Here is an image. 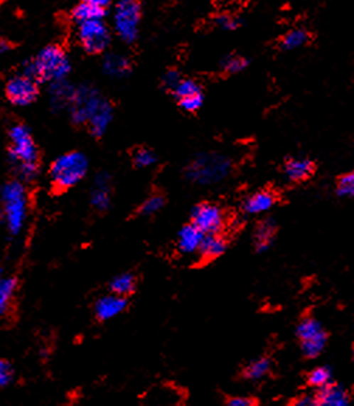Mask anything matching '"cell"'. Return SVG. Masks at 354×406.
Segmentation results:
<instances>
[{
    "label": "cell",
    "instance_id": "cell-1",
    "mask_svg": "<svg viewBox=\"0 0 354 406\" xmlns=\"http://www.w3.org/2000/svg\"><path fill=\"white\" fill-rule=\"evenodd\" d=\"M9 159L18 176L30 181L38 172V152L30 129L24 124H16L9 131Z\"/></svg>",
    "mask_w": 354,
    "mask_h": 406
},
{
    "label": "cell",
    "instance_id": "cell-2",
    "mask_svg": "<svg viewBox=\"0 0 354 406\" xmlns=\"http://www.w3.org/2000/svg\"><path fill=\"white\" fill-rule=\"evenodd\" d=\"M70 72V62L66 53L58 46H48L36 58L24 62L23 73L38 82H57L66 79Z\"/></svg>",
    "mask_w": 354,
    "mask_h": 406
},
{
    "label": "cell",
    "instance_id": "cell-3",
    "mask_svg": "<svg viewBox=\"0 0 354 406\" xmlns=\"http://www.w3.org/2000/svg\"><path fill=\"white\" fill-rule=\"evenodd\" d=\"M3 214L7 231L10 235H18L24 228L27 217V193L26 187L18 180H10L3 186Z\"/></svg>",
    "mask_w": 354,
    "mask_h": 406
},
{
    "label": "cell",
    "instance_id": "cell-4",
    "mask_svg": "<svg viewBox=\"0 0 354 406\" xmlns=\"http://www.w3.org/2000/svg\"><path fill=\"white\" fill-rule=\"evenodd\" d=\"M89 162L82 152H68L54 161L50 169V177L55 188L68 190L83 180L87 173Z\"/></svg>",
    "mask_w": 354,
    "mask_h": 406
},
{
    "label": "cell",
    "instance_id": "cell-5",
    "mask_svg": "<svg viewBox=\"0 0 354 406\" xmlns=\"http://www.w3.org/2000/svg\"><path fill=\"white\" fill-rule=\"evenodd\" d=\"M231 171V162L221 155L204 154L194 158L186 169L190 180L200 184H213L225 178Z\"/></svg>",
    "mask_w": 354,
    "mask_h": 406
},
{
    "label": "cell",
    "instance_id": "cell-6",
    "mask_svg": "<svg viewBox=\"0 0 354 406\" xmlns=\"http://www.w3.org/2000/svg\"><path fill=\"white\" fill-rule=\"evenodd\" d=\"M141 23V3L138 0H119L114 9V31L127 44L138 38Z\"/></svg>",
    "mask_w": 354,
    "mask_h": 406
},
{
    "label": "cell",
    "instance_id": "cell-7",
    "mask_svg": "<svg viewBox=\"0 0 354 406\" xmlns=\"http://www.w3.org/2000/svg\"><path fill=\"white\" fill-rule=\"evenodd\" d=\"M104 102L106 99L92 86H80L75 89L73 99L69 106L72 121L77 125H87Z\"/></svg>",
    "mask_w": 354,
    "mask_h": 406
},
{
    "label": "cell",
    "instance_id": "cell-8",
    "mask_svg": "<svg viewBox=\"0 0 354 406\" xmlns=\"http://www.w3.org/2000/svg\"><path fill=\"white\" fill-rule=\"evenodd\" d=\"M110 30L103 18L77 24V40L87 54L104 53L110 44Z\"/></svg>",
    "mask_w": 354,
    "mask_h": 406
},
{
    "label": "cell",
    "instance_id": "cell-9",
    "mask_svg": "<svg viewBox=\"0 0 354 406\" xmlns=\"http://www.w3.org/2000/svg\"><path fill=\"white\" fill-rule=\"evenodd\" d=\"M296 336L301 342L304 356L308 358L318 357L323 351L328 341V335L323 331L322 325L311 316H306L299 322L296 328Z\"/></svg>",
    "mask_w": 354,
    "mask_h": 406
},
{
    "label": "cell",
    "instance_id": "cell-10",
    "mask_svg": "<svg viewBox=\"0 0 354 406\" xmlns=\"http://www.w3.org/2000/svg\"><path fill=\"white\" fill-rule=\"evenodd\" d=\"M38 80L23 72L11 76L4 87L6 97L11 105L17 107L30 106L38 96Z\"/></svg>",
    "mask_w": 354,
    "mask_h": 406
},
{
    "label": "cell",
    "instance_id": "cell-11",
    "mask_svg": "<svg viewBox=\"0 0 354 406\" xmlns=\"http://www.w3.org/2000/svg\"><path fill=\"white\" fill-rule=\"evenodd\" d=\"M191 223L204 233H220L225 225V214L215 204L201 203L194 207Z\"/></svg>",
    "mask_w": 354,
    "mask_h": 406
},
{
    "label": "cell",
    "instance_id": "cell-12",
    "mask_svg": "<svg viewBox=\"0 0 354 406\" xmlns=\"http://www.w3.org/2000/svg\"><path fill=\"white\" fill-rule=\"evenodd\" d=\"M127 306V299L122 295L112 294L100 298L95 305V314L100 321H109L119 315Z\"/></svg>",
    "mask_w": 354,
    "mask_h": 406
},
{
    "label": "cell",
    "instance_id": "cell-13",
    "mask_svg": "<svg viewBox=\"0 0 354 406\" xmlns=\"http://www.w3.org/2000/svg\"><path fill=\"white\" fill-rule=\"evenodd\" d=\"M207 233H203L197 225L193 223L183 227L177 236V247L184 255H191L200 250V246L204 240Z\"/></svg>",
    "mask_w": 354,
    "mask_h": 406
},
{
    "label": "cell",
    "instance_id": "cell-14",
    "mask_svg": "<svg viewBox=\"0 0 354 406\" xmlns=\"http://www.w3.org/2000/svg\"><path fill=\"white\" fill-rule=\"evenodd\" d=\"M276 201H277V198H276V194L273 191L263 190V191H259V193H254L253 196H250L245 201L243 210L250 215L262 214V213L272 210L274 207Z\"/></svg>",
    "mask_w": 354,
    "mask_h": 406
},
{
    "label": "cell",
    "instance_id": "cell-15",
    "mask_svg": "<svg viewBox=\"0 0 354 406\" xmlns=\"http://www.w3.org/2000/svg\"><path fill=\"white\" fill-rule=\"evenodd\" d=\"M315 397H316L318 405L322 406H346L350 402L348 392L342 387H338L333 384H329L318 390V394Z\"/></svg>",
    "mask_w": 354,
    "mask_h": 406
},
{
    "label": "cell",
    "instance_id": "cell-16",
    "mask_svg": "<svg viewBox=\"0 0 354 406\" xmlns=\"http://www.w3.org/2000/svg\"><path fill=\"white\" fill-rule=\"evenodd\" d=\"M110 176L106 173L97 174L93 193H92V205L99 211H106L110 207Z\"/></svg>",
    "mask_w": 354,
    "mask_h": 406
},
{
    "label": "cell",
    "instance_id": "cell-17",
    "mask_svg": "<svg viewBox=\"0 0 354 406\" xmlns=\"http://www.w3.org/2000/svg\"><path fill=\"white\" fill-rule=\"evenodd\" d=\"M315 168L309 159L305 158H295L287 161L284 165V174L293 183H301L309 178L313 173Z\"/></svg>",
    "mask_w": 354,
    "mask_h": 406
},
{
    "label": "cell",
    "instance_id": "cell-18",
    "mask_svg": "<svg viewBox=\"0 0 354 406\" xmlns=\"http://www.w3.org/2000/svg\"><path fill=\"white\" fill-rule=\"evenodd\" d=\"M75 87H72L66 79L51 82L50 95H51V105L55 110H62L68 106H70L73 99Z\"/></svg>",
    "mask_w": 354,
    "mask_h": 406
},
{
    "label": "cell",
    "instance_id": "cell-19",
    "mask_svg": "<svg viewBox=\"0 0 354 406\" xmlns=\"http://www.w3.org/2000/svg\"><path fill=\"white\" fill-rule=\"evenodd\" d=\"M227 249V242L220 233H207L198 253L205 260H214L220 257Z\"/></svg>",
    "mask_w": 354,
    "mask_h": 406
},
{
    "label": "cell",
    "instance_id": "cell-20",
    "mask_svg": "<svg viewBox=\"0 0 354 406\" xmlns=\"http://www.w3.org/2000/svg\"><path fill=\"white\" fill-rule=\"evenodd\" d=\"M103 70L110 78H125L131 70V62L121 54H107L103 59Z\"/></svg>",
    "mask_w": 354,
    "mask_h": 406
},
{
    "label": "cell",
    "instance_id": "cell-21",
    "mask_svg": "<svg viewBox=\"0 0 354 406\" xmlns=\"http://www.w3.org/2000/svg\"><path fill=\"white\" fill-rule=\"evenodd\" d=\"M113 119V106L106 100L89 121V129L95 137H103Z\"/></svg>",
    "mask_w": 354,
    "mask_h": 406
},
{
    "label": "cell",
    "instance_id": "cell-22",
    "mask_svg": "<svg viewBox=\"0 0 354 406\" xmlns=\"http://www.w3.org/2000/svg\"><path fill=\"white\" fill-rule=\"evenodd\" d=\"M106 14L104 7L96 6L90 1H80L73 10H72V18L76 24L85 23V21H90V20H99L103 18Z\"/></svg>",
    "mask_w": 354,
    "mask_h": 406
},
{
    "label": "cell",
    "instance_id": "cell-23",
    "mask_svg": "<svg viewBox=\"0 0 354 406\" xmlns=\"http://www.w3.org/2000/svg\"><path fill=\"white\" fill-rule=\"evenodd\" d=\"M276 235V225L272 220H264L259 224L254 233V247L257 252H264L270 247Z\"/></svg>",
    "mask_w": 354,
    "mask_h": 406
},
{
    "label": "cell",
    "instance_id": "cell-24",
    "mask_svg": "<svg viewBox=\"0 0 354 406\" xmlns=\"http://www.w3.org/2000/svg\"><path fill=\"white\" fill-rule=\"evenodd\" d=\"M311 40V36L304 28H293L281 38V48L286 51H294L305 47Z\"/></svg>",
    "mask_w": 354,
    "mask_h": 406
},
{
    "label": "cell",
    "instance_id": "cell-25",
    "mask_svg": "<svg viewBox=\"0 0 354 406\" xmlns=\"http://www.w3.org/2000/svg\"><path fill=\"white\" fill-rule=\"evenodd\" d=\"M172 93H173V96H175L177 102H180L183 99L195 96V95L203 93V92H201L200 85L195 80H193V79H181L180 83L172 90Z\"/></svg>",
    "mask_w": 354,
    "mask_h": 406
},
{
    "label": "cell",
    "instance_id": "cell-26",
    "mask_svg": "<svg viewBox=\"0 0 354 406\" xmlns=\"http://www.w3.org/2000/svg\"><path fill=\"white\" fill-rule=\"evenodd\" d=\"M110 289L114 294L127 297L135 289V277L131 273H122L113 279Z\"/></svg>",
    "mask_w": 354,
    "mask_h": 406
},
{
    "label": "cell",
    "instance_id": "cell-27",
    "mask_svg": "<svg viewBox=\"0 0 354 406\" xmlns=\"http://www.w3.org/2000/svg\"><path fill=\"white\" fill-rule=\"evenodd\" d=\"M270 371V361L267 358H259L252 361L243 371L247 380H260Z\"/></svg>",
    "mask_w": 354,
    "mask_h": 406
},
{
    "label": "cell",
    "instance_id": "cell-28",
    "mask_svg": "<svg viewBox=\"0 0 354 406\" xmlns=\"http://www.w3.org/2000/svg\"><path fill=\"white\" fill-rule=\"evenodd\" d=\"M308 384L318 390L332 384V373L328 367H316L308 374Z\"/></svg>",
    "mask_w": 354,
    "mask_h": 406
},
{
    "label": "cell",
    "instance_id": "cell-29",
    "mask_svg": "<svg viewBox=\"0 0 354 406\" xmlns=\"http://www.w3.org/2000/svg\"><path fill=\"white\" fill-rule=\"evenodd\" d=\"M16 291V280L11 277L3 279L0 283V311L4 315L9 309V305L13 299Z\"/></svg>",
    "mask_w": 354,
    "mask_h": 406
},
{
    "label": "cell",
    "instance_id": "cell-30",
    "mask_svg": "<svg viewBox=\"0 0 354 406\" xmlns=\"http://www.w3.org/2000/svg\"><path fill=\"white\" fill-rule=\"evenodd\" d=\"M336 193L342 198H354V172L343 174L338 178Z\"/></svg>",
    "mask_w": 354,
    "mask_h": 406
},
{
    "label": "cell",
    "instance_id": "cell-31",
    "mask_svg": "<svg viewBox=\"0 0 354 406\" xmlns=\"http://www.w3.org/2000/svg\"><path fill=\"white\" fill-rule=\"evenodd\" d=\"M165 205V198L159 194H155L152 197H149L145 203H142V205L139 207V214L141 215H151L154 213H158L159 210H162V207Z\"/></svg>",
    "mask_w": 354,
    "mask_h": 406
},
{
    "label": "cell",
    "instance_id": "cell-32",
    "mask_svg": "<svg viewBox=\"0 0 354 406\" xmlns=\"http://www.w3.org/2000/svg\"><path fill=\"white\" fill-rule=\"evenodd\" d=\"M247 66V60L240 55H230L222 60V70L227 73H239Z\"/></svg>",
    "mask_w": 354,
    "mask_h": 406
},
{
    "label": "cell",
    "instance_id": "cell-33",
    "mask_svg": "<svg viewBox=\"0 0 354 406\" xmlns=\"http://www.w3.org/2000/svg\"><path fill=\"white\" fill-rule=\"evenodd\" d=\"M156 162V156L151 149L146 148H139L135 154H134V164L138 168H149L152 165H155Z\"/></svg>",
    "mask_w": 354,
    "mask_h": 406
},
{
    "label": "cell",
    "instance_id": "cell-34",
    "mask_svg": "<svg viewBox=\"0 0 354 406\" xmlns=\"http://www.w3.org/2000/svg\"><path fill=\"white\" fill-rule=\"evenodd\" d=\"M203 100H204V96L203 93H198L195 96H191V97H187V99H183L178 102L180 107L187 112V113H195L197 110H200V107L203 106Z\"/></svg>",
    "mask_w": 354,
    "mask_h": 406
},
{
    "label": "cell",
    "instance_id": "cell-35",
    "mask_svg": "<svg viewBox=\"0 0 354 406\" xmlns=\"http://www.w3.org/2000/svg\"><path fill=\"white\" fill-rule=\"evenodd\" d=\"M181 79H183V78H181V75L177 72L176 69H169V70L163 75L162 83H163V86H165L168 90L172 92V90L176 87L177 85L180 83Z\"/></svg>",
    "mask_w": 354,
    "mask_h": 406
},
{
    "label": "cell",
    "instance_id": "cell-36",
    "mask_svg": "<svg viewBox=\"0 0 354 406\" xmlns=\"http://www.w3.org/2000/svg\"><path fill=\"white\" fill-rule=\"evenodd\" d=\"M215 23L222 28V30H235L236 27L239 26V20L234 17V16H230V14H221L217 17Z\"/></svg>",
    "mask_w": 354,
    "mask_h": 406
},
{
    "label": "cell",
    "instance_id": "cell-37",
    "mask_svg": "<svg viewBox=\"0 0 354 406\" xmlns=\"http://www.w3.org/2000/svg\"><path fill=\"white\" fill-rule=\"evenodd\" d=\"M11 380H13V368L6 360H1V363H0V385L6 387L11 383Z\"/></svg>",
    "mask_w": 354,
    "mask_h": 406
},
{
    "label": "cell",
    "instance_id": "cell-38",
    "mask_svg": "<svg viewBox=\"0 0 354 406\" xmlns=\"http://www.w3.org/2000/svg\"><path fill=\"white\" fill-rule=\"evenodd\" d=\"M254 404L252 400L249 398H243V397H234L228 400V405L230 406H252Z\"/></svg>",
    "mask_w": 354,
    "mask_h": 406
},
{
    "label": "cell",
    "instance_id": "cell-39",
    "mask_svg": "<svg viewBox=\"0 0 354 406\" xmlns=\"http://www.w3.org/2000/svg\"><path fill=\"white\" fill-rule=\"evenodd\" d=\"M294 405L296 406L318 405V401H316V397H302V398H299V400H296V401H295Z\"/></svg>",
    "mask_w": 354,
    "mask_h": 406
},
{
    "label": "cell",
    "instance_id": "cell-40",
    "mask_svg": "<svg viewBox=\"0 0 354 406\" xmlns=\"http://www.w3.org/2000/svg\"><path fill=\"white\" fill-rule=\"evenodd\" d=\"M86 1H90V3H93V4L100 6V7H104V9H106V6L110 3V0H86Z\"/></svg>",
    "mask_w": 354,
    "mask_h": 406
},
{
    "label": "cell",
    "instance_id": "cell-41",
    "mask_svg": "<svg viewBox=\"0 0 354 406\" xmlns=\"http://www.w3.org/2000/svg\"><path fill=\"white\" fill-rule=\"evenodd\" d=\"M9 50H10V44H9L6 40H3V41L0 43V53H1V54H6Z\"/></svg>",
    "mask_w": 354,
    "mask_h": 406
}]
</instances>
